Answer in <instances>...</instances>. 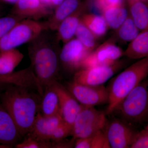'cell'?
I'll return each instance as SVG.
<instances>
[{"mask_svg":"<svg viewBox=\"0 0 148 148\" xmlns=\"http://www.w3.org/2000/svg\"><path fill=\"white\" fill-rule=\"evenodd\" d=\"M57 93L59 99L60 114L63 121L72 127L79 113L82 105L73 96L66 87L58 81L51 85Z\"/></svg>","mask_w":148,"mask_h":148,"instance_id":"7c38bea8","label":"cell"},{"mask_svg":"<svg viewBox=\"0 0 148 148\" xmlns=\"http://www.w3.org/2000/svg\"><path fill=\"white\" fill-rule=\"evenodd\" d=\"M123 52L113 41L108 40L89 53L83 62L82 69L113 64L123 56Z\"/></svg>","mask_w":148,"mask_h":148,"instance_id":"8fae6325","label":"cell"},{"mask_svg":"<svg viewBox=\"0 0 148 148\" xmlns=\"http://www.w3.org/2000/svg\"><path fill=\"white\" fill-rule=\"evenodd\" d=\"M90 52L79 40L74 38L64 43L60 50V64L66 71L75 73L82 69L83 62Z\"/></svg>","mask_w":148,"mask_h":148,"instance_id":"30bf717a","label":"cell"},{"mask_svg":"<svg viewBox=\"0 0 148 148\" xmlns=\"http://www.w3.org/2000/svg\"><path fill=\"white\" fill-rule=\"evenodd\" d=\"M33 90L12 85L0 94L1 103L10 115L22 137L30 132L40 111L42 97Z\"/></svg>","mask_w":148,"mask_h":148,"instance_id":"7a4b0ae2","label":"cell"},{"mask_svg":"<svg viewBox=\"0 0 148 148\" xmlns=\"http://www.w3.org/2000/svg\"><path fill=\"white\" fill-rule=\"evenodd\" d=\"M148 75V57L139 59L114 78L107 87L109 100L106 114L113 112L116 106Z\"/></svg>","mask_w":148,"mask_h":148,"instance_id":"3957f363","label":"cell"},{"mask_svg":"<svg viewBox=\"0 0 148 148\" xmlns=\"http://www.w3.org/2000/svg\"><path fill=\"white\" fill-rule=\"evenodd\" d=\"M125 0H92L93 4L97 9L102 12L109 8L122 4Z\"/></svg>","mask_w":148,"mask_h":148,"instance_id":"1f68e13d","label":"cell"},{"mask_svg":"<svg viewBox=\"0 0 148 148\" xmlns=\"http://www.w3.org/2000/svg\"><path fill=\"white\" fill-rule=\"evenodd\" d=\"M66 88L82 106L95 107L108 102V90L103 85L81 84L73 81L68 83Z\"/></svg>","mask_w":148,"mask_h":148,"instance_id":"52a82bcc","label":"cell"},{"mask_svg":"<svg viewBox=\"0 0 148 148\" xmlns=\"http://www.w3.org/2000/svg\"><path fill=\"white\" fill-rule=\"evenodd\" d=\"M75 37L90 52L97 47V38L81 21Z\"/></svg>","mask_w":148,"mask_h":148,"instance_id":"484cf974","label":"cell"},{"mask_svg":"<svg viewBox=\"0 0 148 148\" xmlns=\"http://www.w3.org/2000/svg\"><path fill=\"white\" fill-rule=\"evenodd\" d=\"M64 1V0H52V8L55 9Z\"/></svg>","mask_w":148,"mask_h":148,"instance_id":"e575fe53","label":"cell"},{"mask_svg":"<svg viewBox=\"0 0 148 148\" xmlns=\"http://www.w3.org/2000/svg\"><path fill=\"white\" fill-rule=\"evenodd\" d=\"M89 6L87 0L82 1L76 10L61 21L55 31L56 38L59 42L66 43L75 38L82 17L86 13Z\"/></svg>","mask_w":148,"mask_h":148,"instance_id":"4fadbf2b","label":"cell"},{"mask_svg":"<svg viewBox=\"0 0 148 148\" xmlns=\"http://www.w3.org/2000/svg\"><path fill=\"white\" fill-rule=\"evenodd\" d=\"M48 29L45 22L32 19L19 21L0 39V51L29 43Z\"/></svg>","mask_w":148,"mask_h":148,"instance_id":"5b68a950","label":"cell"},{"mask_svg":"<svg viewBox=\"0 0 148 148\" xmlns=\"http://www.w3.org/2000/svg\"><path fill=\"white\" fill-rule=\"evenodd\" d=\"M104 130L112 148H130L137 133L130 125L118 119L107 121Z\"/></svg>","mask_w":148,"mask_h":148,"instance_id":"9c48e42d","label":"cell"},{"mask_svg":"<svg viewBox=\"0 0 148 148\" xmlns=\"http://www.w3.org/2000/svg\"><path fill=\"white\" fill-rule=\"evenodd\" d=\"M142 1H144L145 2L147 3L148 4V0H142Z\"/></svg>","mask_w":148,"mask_h":148,"instance_id":"f35d334b","label":"cell"},{"mask_svg":"<svg viewBox=\"0 0 148 148\" xmlns=\"http://www.w3.org/2000/svg\"><path fill=\"white\" fill-rule=\"evenodd\" d=\"M63 121L60 114L45 116L40 111L37 114L32 129L27 135L38 140L50 142L56 128Z\"/></svg>","mask_w":148,"mask_h":148,"instance_id":"9a60e30c","label":"cell"},{"mask_svg":"<svg viewBox=\"0 0 148 148\" xmlns=\"http://www.w3.org/2000/svg\"><path fill=\"white\" fill-rule=\"evenodd\" d=\"M22 20L12 14L8 16H0V39L14 25Z\"/></svg>","mask_w":148,"mask_h":148,"instance_id":"f1b7e54d","label":"cell"},{"mask_svg":"<svg viewBox=\"0 0 148 148\" xmlns=\"http://www.w3.org/2000/svg\"><path fill=\"white\" fill-rule=\"evenodd\" d=\"M40 1L48 8L50 9L52 8V0H40Z\"/></svg>","mask_w":148,"mask_h":148,"instance_id":"d6a6232c","label":"cell"},{"mask_svg":"<svg viewBox=\"0 0 148 148\" xmlns=\"http://www.w3.org/2000/svg\"><path fill=\"white\" fill-rule=\"evenodd\" d=\"M106 112L94 107L82 105L81 108L72 125L73 138H87L104 130L108 120Z\"/></svg>","mask_w":148,"mask_h":148,"instance_id":"8992f818","label":"cell"},{"mask_svg":"<svg viewBox=\"0 0 148 148\" xmlns=\"http://www.w3.org/2000/svg\"><path fill=\"white\" fill-rule=\"evenodd\" d=\"M101 13L108 28L116 30L125 21L129 15V11L123 3L106 9Z\"/></svg>","mask_w":148,"mask_h":148,"instance_id":"44dd1931","label":"cell"},{"mask_svg":"<svg viewBox=\"0 0 148 148\" xmlns=\"http://www.w3.org/2000/svg\"><path fill=\"white\" fill-rule=\"evenodd\" d=\"M52 13L40 0H18L14 4L12 14L21 19L39 21Z\"/></svg>","mask_w":148,"mask_h":148,"instance_id":"5bb4252c","label":"cell"},{"mask_svg":"<svg viewBox=\"0 0 148 148\" xmlns=\"http://www.w3.org/2000/svg\"><path fill=\"white\" fill-rule=\"evenodd\" d=\"M123 56L132 59H141L148 57V30L141 31L129 42L124 51Z\"/></svg>","mask_w":148,"mask_h":148,"instance_id":"ac0fdd59","label":"cell"},{"mask_svg":"<svg viewBox=\"0 0 148 148\" xmlns=\"http://www.w3.org/2000/svg\"><path fill=\"white\" fill-rule=\"evenodd\" d=\"M0 1L6 3H10L14 4L18 0H0Z\"/></svg>","mask_w":148,"mask_h":148,"instance_id":"d590c367","label":"cell"},{"mask_svg":"<svg viewBox=\"0 0 148 148\" xmlns=\"http://www.w3.org/2000/svg\"><path fill=\"white\" fill-rule=\"evenodd\" d=\"M81 0H64L56 7L46 22L47 29L56 31L58 25L66 17L76 10L81 4Z\"/></svg>","mask_w":148,"mask_h":148,"instance_id":"e0dca14e","label":"cell"},{"mask_svg":"<svg viewBox=\"0 0 148 148\" xmlns=\"http://www.w3.org/2000/svg\"><path fill=\"white\" fill-rule=\"evenodd\" d=\"M129 14L140 32L148 30V4L142 0H125Z\"/></svg>","mask_w":148,"mask_h":148,"instance_id":"d6986e66","label":"cell"},{"mask_svg":"<svg viewBox=\"0 0 148 148\" xmlns=\"http://www.w3.org/2000/svg\"><path fill=\"white\" fill-rule=\"evenodd\" d=\"M12 147H13L12 146L0 143V148H10Z\"/></svg>","mask_w":148,"mask_h":148,"instance_id":"8d00e7d4","label":"cell"},{"mask_svg":"<svg viewBox=\"0 0 148 148\" xmlns=\"http://www.w3.org/2000/svg\"><path fill=\"white\" fill-rule=\"evenodd\" d=\"M10 85L4 84L0 83V94H1L5 90H6L8 87L10 86Z\"/></svg>","mask_w":148,"mask_h":148,"instance_id":"836d02e7","label":"cell"},{"mask_svg":"<svg viewBox=\"0 0 148 148\" xmlns=\"http://www.w3.org/2000/svg\"><path fill=\"white\" fill-rule=\"evenodd\" d=\"M131 148H148V123L141 131L137 132Z\"/></svg>","mask_w":148,"mask_h":148,"instance_id":"4dcf8cb0","label":"cell"},{"mask_svg":"<svg viewBox=\"0 0 148 148\" xmlns=\"http://www.w3.org/2000/svg\"><path fill=\"white\" fill-rule=\"evenodd\" d=\"M3 11V8L2 6L0 4V16L1 15V14L2 13V12Z\"/></svg>","mask_w":148,"mask_h":148,"instance_id":"74e56055","label":"cell"},{"mask_svg":"<svg viewBox=\"0 0 148 148\" xmlns=\"http://www.w3.org/2000/svg\"><path fill=\"white\" fill-rule=\"evenodd\" d=\"M49 29L29 43L28 53L31 68L43 93L45 89L57 81L60 61L59 41Z\"/></svg>","mask_w":148,"mask_h":148,"instance_id":"6da1fadb","label":"cell"},{"mask_svg":"<svg viewBox=\"0 0 148 148\" xmlns=\"http://www.w3.org/2000/svg\"><path fill=\"white\" fill-rule=\"evenodd\" d=\"M40 112L45 116L60 114L58 95L50 86L46 88L44 91L41 101Z\"/></svg>","mask_w":148,"mask_h":148,"instance_id":"ffe728a7","label":"cell"},{"mask_svg":"<svg viewBox=\"0 0 148 148\" xmlns=\"http://www.w3.org/2000/svg\"><path fill=\"white\" fill-rule=\"evenodd\" d=\"M16 148H53L52 142L38 140L29 135L14 146Z\"/></svg>","mask_w":148,"mask_h":148,"instance_id":"4316f807","label":"cell"},{"mask_svg":"<svg viewBox=\"0 0 148 148\" xmlns=\"http://www.w3.org/2000/svg\"><path fill=\"white\" fill-rule=\"evenodd\" d=\"M22 137L10 115L0 103V143L13 147Z\"/></svg>","mask_w":148,"mask_h":148,"instance_id":"2e32d148","label":"cell"},{"mask_svg":"<svg viewBox=\"0 0 148 148\" xmlns=\"http://www.w3.org/2000/svg\"><path fill=\"white\" fill-rule=\"evenodd\" d=\"M128 124H139L148 119V80L136 86L116 106L113 112Z\"/></svg>","mask_w":148,"mask_h":148,"instance_id":"277c9868","label":"cell"},{"mask_svg":"<svg viewBox=\"0 0 148 148\" xmlns=\"http://www.w3.org/2000/svg\"><path fill=\"white\" fill-rule=\"evenodd\" d=\"M104 130L90 137L75 139L74 148H110Z\"/></svg>","mask_w":148,"mask_h":148,"instance_id":"cb8c5ba5","label":"cell"},{"mask_svg":"<svg viewBox=\"0 0 148 148\" xmlns=\"http://www.w3.org/2000/svg\"><path fill=\"white\" fill-rule=\"evenodd\" d=\"M81 21L97 39L105 36L109 28L102 15L86 13L83 15Z\"/></svg>","mask_w":148,"mask_h":148,"instance_id":"603a6c76","label":"cell"},{"mask_svg":"<svg viewBox=\"0 0 148 148\" xmlns=\"http://www.w3.org/2000/svg\"><path fill=\"white\" fill-rule=\"evenodd\" d=\"M123 65L122 61L119 60L111 65L83 68L75 73L73 81L81 84L103 85L121 69Z\"/></svg>","mask_w":148,"mask_h":148,"instance_id":"ba28073f","label":"cell"},{"mask_svg":"<svg viewBox=\"0 0 148 148\" xmlns=\"http://www.w3.org/2000/svg\"><path fill=\"white\" fill-rule=\"evenodd\" d=\"M24 57V54L16 48L0 51V74L13 72Z\"/></svg>","mask_w":148,"mask_h":148,"instance_id":"7402d4cb","label":"cell"},{"mask_svg":"<svg viewBox=\"0 0 148 148\" xmlns=\"http://www.w3.org/2000/svg\"><path fill=\"white\" fill-rule=\"evenodd\" d=\"M23 81V75L21 71L8 74H0V83L10 85L20 86Z\"/></svg>","mask_w":148,"mask_h":148,"instance_id":"f546056e","label":"cell"},{"mask_svg":"<svg viewBox=\"0 0 148 148\" xmlns=\"http://www.w3.org/2000/svg\"><path fill=\"white\" fill-rule=\"evenodd\" d=\"M72 127L63 121L56 128L53 132L51 141L52 143H57L65 140L68 136L72 135Z\"/></svg>","mask_w":148,"mask_h":148,"instance_id":"83f0119b","label":"cell"},{"mask_svg":"<svg viewBox=\"0 0 148 148\" xmlns=\"http://www.w3.org/2000/svg\"><path fill=\"white\" fill-rule=\"evenodd\" d=\"M116 36L122 41L130 42L138 36L140 30L135 24L129 14L123 24L115 30Z\"/></svg>","mask_w":148,"mask_h":148,"instance_id":"d4e9b609","label":"cell"}]
</instances>
